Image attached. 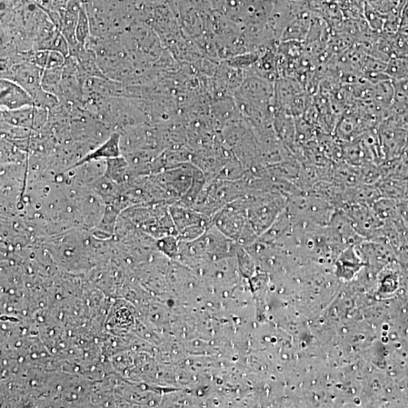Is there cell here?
Instances as JSON below:
<instances>
[{"instance_id": "6da1fadb", "label": "cell", "mask_w": 408, "mask_h": 408, "mask_svg": "<svg viewBox=\"0 0 408 408\" xmlns=\"http://www.w3.org/2000/svg\"><path fill=\"white\" fill-rule=\"evenodd\" d=\"M286 211L294 225L326 227L336 209L312 190H307L288 197Z\"/></svg>"}, {"instance_id": "7a4b0ae2", "label": "cell", "mask_w": 408, "mask_h": 408, "mask_svg": "<svg viewBox=\"0 0 408 408\" xmlns=\"http://www.w3.org/2000/svg\"><path fill=\"white\" fill-rule=\"evenodd\" d=\"M288 197L271 191H256L242 200L248 220L258 236H261L285 211Z\"/></svg>"}, {"instance_id": "3957f363", "label": "cell", "mask_w": 408, "mask_h": 408, "mask_svg": "<svg viewBox=\"0 0 408 408\" xmlns=\"http://www.w3.org/2000/svg\"><path fill=\"white\" fill-rule=\"evenodd\" d=\"M341 211L350 218L355 230L363 238L379 235L385 225L371 206L350 204Z\"/></svg>"}, {"instance_id": "277c9868", "label": "cell", "mask_w": 408, "mask_h": 408, "mask_svg": "<svg viewBox=\"0 0 408 408\" xmlns=\"http://www.w3.org/2000/svg\"><path fill=\"white\" fill-rule=\"evenodd\" d=\"M0 105L5 111L37 106L34 96L27 89L7 78H2L0 81Z\"/></svg>"}, {"instance_id": "5b68a950", "label": "cell", "mask_w": 408, "mask_h": 408, "mask_svg": "<svg viewBox=\"0 0 408 408\" xmlns=\"http://www.w3.org/2000/svg\"><path fill=\"white\" fill-rule=\"evenodd\" d=\"M378 138L381 151L388 159H394L399 155L407 143V134L404 129L390 122L381 126Z\"/></svg>"}, {"instance_id": "8992f818", "label": "cell", "mask_w": 408, "mask_h": 408, "mask_svg": "<svg viewBox=\"0 0 408 408\" xmlns=\"http://www.w3.org/2000/svg\"><path fill=\"white\" fill-rule=\"evenodd\" d=\"M5 121L15 126L35 129L46 121V112L39 106H29L15 111L2 110Z\"/></svg>"}, {"instance_id": "52a82bcc", "label": "cell", "mask_w": 408, "mask_h": 408, "mask_svg": "<svg viewBox=\"0 0 408 408\" xmlns=\"http://www.w3.org/2000/svg\"><path fill=\"white\" fill-rule=\"evenodd\" d=\"M119 142H121V136L119 133H113L105 143L96 148L93 152L88 154L81 161L73 165L71 169L93 161L109 160V159L121 157Z\"/></svg>"}, {"instance_id": "ba28073f", "label": "cell", "mask_w": 408, "mask_h": 408, "mask_svg": "<svg viewBox=\"0 0 408 408\" xmlns=\"http://www.w3.org/2000/svg\"><path fill=\"white\" fill-rule=\"evenodd\" d=\"M15 75L16 78L14 81L27 89L35 99L36 96L38 95L39 87H41L42 84L41 70L43 69L34 64L26 66L19 65L15 67Z\"/></svg>"}, {"instance_id": "9c48e42d", "label": "cell", "mask_w": 408, "mask_h": 408, "mask_svg": "<svg viewBox=\"0 0 408 408\" xmlns=\"http://www.w3.org/2000/svg\"><path fill=\"white\" fill-rule=\"evenodd\" d=\"M29 61L43 70L62 68L65 55L51 49H39L29 56Z\"/></svg>"}, {"instance_id": "30bf717a", "label": "cell", "mask_w": 408, "mask_h": 408, "mask_svg": "<svg viewBox=\"0 0 408 408\" xmlns=\"http://www.w3.org/2000/svg\"><path fill=\"white\" fill-rule=\"evenodd\" d=\"M362 266L363 263L361 258L358 257L354 249L349 248L338 258L336 271L344 277H350L360 270Z\"/></svg>"}, {"instance_id": "8fae6325", "label": "cell", "mask_w": 408, "mask_h": 408, "mask_svg": "<svg viewBox=\"0 0 408 408\" xmlns=\"http://www.w3.org/2000/svg\"><path fill=\"white\" fill-rule=\"evenodd\" d=\"M105 176L118 185L125 182L127 163L121 157L109 159Z\"/></svg>"}, {"instance_id": "7c38bea8", "label": "cell", "mask_w": 408, "mask_h": 408, "mask_svg": "<svg viewBox=\"0 0 408 408\" xmlns=\"http://www.w3.org/2000/svg\"><path fill=\"white\" fill-rule=\"evenodd\" d=\"M385 72L391 81L408 79V62L406 58H392L387 62Z\"/></svg>"}, {"instance_id": "4fadbf2b", "label": "cell", "mask_w": 408, "mask_h": 408, "mask_svg": "<svg viewBox=\"0 0 408 408\" xmlns=\"http://www.w3.org/2000/svg\"><path fill=\"white\" fill-rule=\"evenodd\" d=\"M89 34L88 21L86 13L81 10L79 14L75 36L79 46H84Z\"/></svg>"}, {"instance_id": "5bb4252c", "label": "cell", "mask_w": 408, "mask_h": 408, "mask_svg": "<svg viewBox=\"0 0 408 408\" xmlns=\"http://www.w3.org/2000/svg\"><path fill=\"white\" fill-rule=\"evenodd\" d=\"M394 87V99L397 103L408 102V79L392 81Z\"/></svg>"}]
</instances>
